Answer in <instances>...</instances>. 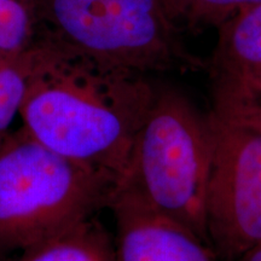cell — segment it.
I'll use <instances>...</instances> for the list:
<instances>
[{"instance_id":"9c48e42d","label":"cell","mask_w":261,"mask_h":261,"mask_svg":"<svg viewBox=\"0 0 261 261\" xmlns=\"http://www.w3.org/2000/svg\"><path fill=\"white\" fill-rule=\"evenodd\" d=\"M37 38L33 0H0V54L16 56Z\"/></svg>"},{"instance_id":"52a82bcc","label":"cell","mask_w":261,"mask_h":261,"mask_svg":"<svg viewBox=\"0 0 261 261\" xmlns=\"http://www.w3.org/2000/svg\"><path fill=\"white\" fill-rule=\"evenodd\" d=\"M218 29L211 64L213 76L261 90V4L242 10Z\"/></svg>"},{"instance_id":"277c9868","label":"cell","mask_w":261,"mask_h":261,"mask_svg":"<svg viewBox=\"0 0 261 261\" xmlns=\"http://www.w3.org/2000/svg\"><path fill=\"white\" fill-rule=\"evenodd\" d=\"M213 81L205 225L218 257L233 261L261 242V97L240 81Z\"/></svg>"},{"instance_id":"3957f363","label":"cell","mask_w":261,"mask_h":261,"mask_svg":"<svg viewBox=\"0 0 261 261\" xmlns=\"http://www.w3.org/2000/svg\"><path fill=\"white\" fill-rule=\"evenodd\" d=\"M211 159L208 114L180 90L155 85L116 194L184 225L210 243L205 202Z\"/></svg>"},{"instance_id":"30bf717a","label":"cell","mask_w":261,"mask_h":261,"mask_svg":"<svg viewBox=\"0 0 261 261\" xmlns=\"http://www.w3.org/2000/svg\"><path fill=\"white\" fill-rule=\"evenodd\" d=\"M27 91V70L23 52L16 56L0 54V137L19 115Z\"/></svg>"},{"instance_id":"8992f818","label":"cell","mask_w":261,"mask_h":261,"mask_svg":"<svg viewBox=\"0 0 261 261\" xmlns=\"http://www.w3.org/2000/svg\"><path fill=\"white\" fill-rule=\"evenodd\" d=\"M109 210L115 261H221L204 238L128 196L116 194Z\"/></svg>"},{"instance_id":"9a60e30c","label":"cell","mask_w":261,"mask_h":261,"mask_svg":"<svg viewBox=\"0 0 261 261\" xmlns=\"http://www.w3.org/2000/svg\"><path fill=\"white\" fill-rule=\"evenodd\" d=\"M257 90H259V89H257Z\"/></svg>"},{"instance_id":"4fadbf2b","label":"cell","mask_w":261,"mask_h":261,"mask_svg":"<svg viewBox=\"0 0 261 261\" xmlns=\"http://www.w3.org/2000/svg\"><path fill=\"white\" fill-rule=\"evenodd\" d=\"M233 261H261V242L250 248L249 250H247L246 253H243Z\"/></svg>"},{"instance_id":"6da1fadb","label":"cell","mask_w":261,"mask_h":261,"mask_svg":"<svg viewBox=\"0 0 261 261\" xmlns=\"http://www.w3.org/2000/svg\"><path fill=\"white\" fill-rule=\"evenodd\" d=\"M23 60L22 126L54 151L120 182L155 84L148 75L107 67L44 35L23 51Z\"/></svg>"},{"instance_id":"5bb4252c","label":"cell","mask_w":261,"mask_h":261,"mask_svg":"<svg viewBox=\"0 0 261 261\" xmlns=\"http://www.w3.org/2000/svg\"><path fill=\"white\" fill-rule=\"evenodd\" d=\"M259 91H260V92H261V90H259Z\"/></svg>"},{"instance_id":"ba28073f","label":"cell","mask_w":261,"mask_h":261,"mask_svg":"<svg viewBox=\"0 0 261 261\" xmlns=\"http://www.w3.org/2000/svg\"><path fill=\"white\" fill-rule=\"evenodd\" d=\"M14 261H115L114 234L93 215L22 250Z\"/></svg>"},{"instance_id":"7c38bea8","label":"cell","mask_w":261,"mask_h":261,"mask_svg":"<svg viewBox=\"0 0 261 261\" xmlns=\"http://www.w3.org/2000/svg\"><path fill=\"white\" fill-rule=\"evenodd\" d=\"M161 3L169 17L177 22L187 15L192 0H161Z\"/></svg>"},{"instance_id":"5b68a950","label":"cell","mask_w":261,"mask_h":261,"mask_svg":"<svg viewBox=\"0 0 261 261\" xmlns=\"http://www.w3.org/2000/svg\"><path fill=\"white\" fill-rule=\"evenodd\" d=\"M37 35L115 69L148 75L194 70L161 0H33Z\"/></svg>"},{"instance_id":"8fae6325","label":"cell","mask_w":261,"mask_h":261,"mask_svg":"<svg viewBox=\"0 0 261 261\" xmlns=\"http://www.w3.org/2000/svg\"><path fill=\"white\" fill-rule=\"evenodd\" d=\"M261 4V0H192L184 19L190 28L202 25L219 27L242 10Z\"/></svg>"},{"instance_id":"7a4b0ae2","label":"cell","mask_w":261,"mask_h":261,"mask_svg":"<svg viewBox=\"0 0 261 261\" xmlns=\"http://www.w3.org/2000/svg\"><path fill=\"white\" fill-rule=\"evenodd\" d=\"M117 185L23 126L9 130L0 137V254L22 252L109 208Z\"/></svg>"}]
</instances>
